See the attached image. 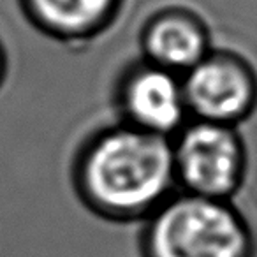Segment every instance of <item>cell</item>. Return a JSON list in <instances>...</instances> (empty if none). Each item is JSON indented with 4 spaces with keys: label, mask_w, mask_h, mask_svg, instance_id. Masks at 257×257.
I'll list each match as a JSON object with an SVG mask.
<instances>
[{
    "label": "cell",
    "mask_w": 257,
    "mask_h": 257,
    "mask_svg": "<svg viewBox=\"0 0 257 257\" xmlns=\"http://www.w3.org/2000/svg\"><path fill=\"white\" fill-rule=\"evenodd\" d=\"M78 201L113 224H143L178 190L171 140L116 121L88 134L71 164Z\"/></svg>",
    "instance_id": "6da1fadb"
},
{
    "label": "cell",
    "mask_w": 257,
    "mask_h": 257,
    "mask_svg": "<svg viewBox=\"0 0 257 257\" xmlns=\"http://www.w3.org/2000/svg\"><path fill=\"white\" fill-rule=\"evenodd\" d=\"M141 257H255L257 239L232 201L176 190L141 224Z\"/></svg>",
    "instance_id": "7a4b0ae2"
},
{
    "label": "cell",
    "mask_w": 257,
    "mask_h": 257,
    "mask_svg": "<svg viewBox=\"0 0 257 257\" xmlns=\"http://www.w3.org/2000/svg\"><path fill=\"white\" fill-rule=\"evenodd\" d=\"M239 127L190 118L171 138L173 169L182 192L232 201L248 171Z\"/></svg>",
    "instance_id": "3957f363"
},
{
    "label": "cell",
    "mask_w": 257,
    "mask_h": 257,
    "mask_svg": "<svg viewBox=\"0 0 257 257\" xmlns=\"http://www.w3.org/2000/svg\"><path fill=\"white\" fill-rule=\"evenodd\" d=\"M189 118L239 127L257 111V72L232 51L211 50L182 76Z\"/></svg>",
    "instance_id": "277c9868"
},
{
    "label": "cell",
    "mask_w": 257,
    "mask_h": 257,
    "mask_svg": "<svg viewBox=\"0 0 257 257\" xmlns=\"http://www.w3.org/2000/svg\"><path fill=\"white\" fill-rule=\"evenodd\" d=\"M113 102L118 121L169 140L190 120L182 76L147 60L121 72Z\"/></svg>",
    "instance_id": "5b68a950"
},
{
    "label": "cell",
    "mask_w": 257,
    "mask_h": 257,
    "mask_svg": "<svg viewBox=\"0 0 257 257\" xmlns=\"http://www.w3.org/2000/svg\"><path fill=\"white\" fill-rule=\"evenodd\" d=\"M143 60L183 76L211 51L208 30L194 15L164 11L148 20L141 34Z\"/></svg>",
    "instance_id": "8992f818"
},
{
    "label": "cell",
    "mask_w": 257,
    "mask_h": 257,
    "mask_svg": "<svg viewBox=\"0 0 257 257\" xmlns=\"http://www.w3.org/2000/svg\"><path fill=\"white\" fill-rule=\"evenodd\" d=\"M121 0H20L30 23L60 43H81L109 27Z\"/></svg>",
    "instance_id": "52a82bcc"
},
{
    "label": "cell",
    "mask_w": 257,
    "mask_h": 257,
    "mask_svg": "<svg viewBox=\"0 0 257 257\" xmlns=\"http://www.w3.org/2000/svg\"><path fill=\"white\" fill-rule=\"evenodd\" d=\"M8 74H9V55L8 50H6L4 41L0 39V88L4 86Z\"/></svg>",
    "instance_id": "ba28073f"
}]
</instances>
